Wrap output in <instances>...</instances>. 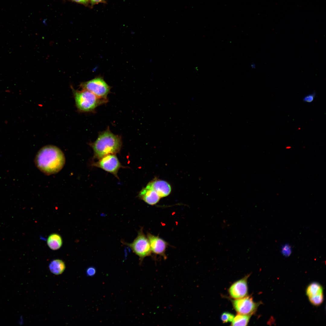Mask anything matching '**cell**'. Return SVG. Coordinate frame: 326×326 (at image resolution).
I'll list each match as a JSON object with an SVG mask.
<instances>
[{
  "label": "cell",
  "instance_id": "cell-9",
  "mask_svg": "<svg viewBox=\"0 0 326 326\" xmlns=\"http://www.w3.org/2000/svg\"><path fill=\"white\" fill-rule=\"evenodd\" d=\"M147 237L150 243L152 252L165 258V252L168 245L167 242L159 237L149 233L147 234Z\"/></svg>",
  "mask_w": 326,
  "mask_h": 326
},
{
  "label": "cell",
  "instance_id": "cell-16",
  "mask_svg": "<svg viewBox=\"0 0 326 326\" xmlns=\"http://www.w3.org/2000/svg\"><path fill=\"white\" fill-rule=\"evenodd\" d=\"M311 303L315 306H319L322 304L324 301V294H322L318 296L308 298Z\"/></svg>",
  "mask_w": 326,
  "mask_h": 326
},
{
  "label": "cell",
  "instance_id": "cell-13",
  "mask_svg": "<svg viewBox=\"0 0 326 326\" xmlns=\"http://www.w3.org/2000/svg\"><path fill=\"white\" fill-rule=\"evenodd\" d=\"M50 270L53 274L58 275L62 273L65 269L64 263L61 260L55 259L52 261L49 265Z\"/></svg>",
  "mask_w": 326,
  "mask_h": 326
},
{
  "label": "cell",
  "instance_id": "cell-2",
  "mask_svg": "<svg viewBox=\"0 0 326 326\" xmlns=\"http://www.w3.org/2000/svg\"><path fill=\"white\" fill-rule=\"evenodd\" d=\"M90 145L94 151V157L99 159L107 155L119 152L122 141L120 136L114 134L108 128L100 133L96 140Z\"/></svg>",
  "mask_w": 326,
  "mask_h": 326
},
{
  "label": "cell",
  "instance_id": "cell-7",
  "mask_svg": "<svg viewBox=\"0 0 326 326\" xmlns=\"http://www.w3.org/2000/svg\"><path fill=\"white\" fill-rule=\"evenodd\" d=\"M92 165L93 166L101 168L113 174L118 178V170L123 167L115 154L106 155L99 159L97 162L93 163Z\"/></svg>",
  "mask_w": 326,
  "mask_h": 326
},
{
  "label": "cell",
  "instance_id": "cell-19",
  "mask_svg": "<svg viewBox=\"0 0 326 326\" xmlns=\"http://www.w3.org/2000/svg\"><path fill=\"white\" fill-rule=\"evenodd\" d=\"M315 96L316 93L313 92L305 96L303 98V101L304 102L311 103L314 101Z\"/></svg>",
  "mask_w": 326,
  "mask_h": 326
},
{
  "label": "cell",
  "instance_id": "cell-18",
  "mask_svg": "<svg viewBox=\"0 0 326 326\" xmlns=\"http://www.w3.org/2000/svg\"><path fill=\"white\" fill-rule=\"evenodd\" d=\"M281 253L285 256L288 257L292 253V249L291 246L288 244L283 245L281 249Z\"/></svg>",
  "mask_w": 326,
  "mask_h": 326
},
{
  "label": "cell",
  "instance_id": "cell-15",
  "mask_svg": "<svg viewBox=\"0 0 326 326\" xmlns=\"http://www.w3.org/2000/svg\"><path fill=\"white\" fill-rule=\"evenodd\" d=\"M251 315L238 314L234 317L232 321V326H246Z\"/></svg>",
  "mask_w": 326,
  "mask_h": 326
},
{
  "label": "cell",
  "instance_id": "cell-10",
  "mask_svg": "<svg viewBox=\"0 0 326 326\" xmlns=\"http://www.w3.org/2000/svg\"><path fill=\"white\" fill-rule=\"evenodd\" d=\"M147 186L155 190L160 198L168 195L171 191L170 184L163 180H154L148 183Z\"/></svg>",
  "mask_w": 326,
  "mask_h": 326
},
{
  "label": "cell",
  "instance_id": "cell-22",
  "mask_svg": "<svg viewBox=\"0 0 326 326\" xmlns=\"http://www.w3.org/2000/svg\"><path fill=\"white\" fill-rule=\"evenodd\" d=\"M90 2L91 6H93L99 3H106L105 0H90Z\"/></svg>",
  "mask_w": 326,
  "mask_h": 326
},
{
  "label": "cell",
  "instance_id": "cell-8",
  "mask_svg": "<svg viewBox=\"0 0 326 326\" xmlns=\"http://www.w3.org/2000/svg\"><path fill=\"white\" fill-rule=\"evenodd\" d=\"M249 276L248 275L233 283L229 289V292L231 297L235 299H239L247 296L248 287L247 280Z\"/></svg>",
  "mask_w": 326,
  "mask_h": 326
},
{
  "label": "cell",
  "instance_id": "cell-14",
  "mask_svg": "<svg viewBox=\"0 0 326 326\" xmlns=\"http://www.w3.org/2000/svg\"><path fill=\"white\" fill-rule=\"evenodd\" d=\"M306 292L308 298L318 296L323 293V288L319 283H312L307 286Z\"/></svg>",
  "mask_w": 326,
  "mask_h": 326
},
{
  "label": "cell",
  "instance_id": "cell-12",
  "mask_svg": "<svg viewBox=\"0 0 326 326\" xmlns=\"http://www.w3.org/2000/svg\"><path fill=\"white\" fill-rule=\"evenodd\" d=\"M47 243L49 248L53 250L59 249L62 244V238L60 235L56 233L50 234L48 237Z\"/></svg>",
  "mask_w": 326,
  "mask_h": 326
},
{
  "label": "cell",
  "instance_id": "cell-4",
  "mask_svg": "<svg viewBox=\"0 0 326 326\" xmlns=\"http://www.w3.org/2000/svg\"><path fill=\"white\" fill-rule=\"evenodd\" d=\"M80 87L82 89L89 91L98 97L105 100H108L107 96L111 88L103 78L100 76L82 83Z\"/></svg>",
  "mask_w": 326,
  "mask_h": 326
},
{
  "label": "cell",
  "instance_id": "cell-20",
  "mask_svg": "<svg viewBox=\"0 0 326 326\" xmlns=\"http://www.w3.org/2000/svg\"><path fill=\"white\" fill-rule=\"evenodd\" d=\"M96 272V270L93 267H91L88 268L87 270V273L88 275L89 276H93L94 275Z\"/></svg>",
  "mask_w": 326,
  "mask_h": 326
},
{
  "label": "cell",
  "instance_id": "cell-21",
  "mask_svg": "<svg viewBox=\"0 0 326 326\" xmlns=\"http://www.w3.org/2000/svg\"><path fill=\"white\" fill-rule=\"evenodd\" d=\"M74 2L87 6L90 2V0H71Z\"/></svg>",
  "mask_w": 326,
  "mask_h": 326
},
{
  "label": "cell",
  "instance_id": "cell-6",
  "mask_svg": "<svg viewBox=\"0 0 326 326\" xmlns=\"http://www.w3.org/2000/svg\"><path fill=\"white\" fill-rule=\"evenodd\" d=\"M233 307L238 314L252 315L256 312L260 302H255L252 297H244L232 300Z\"/></svg>",
  "mask_w": 326,
  "mask_h": 326
},
{
  "label": "cell",
  "instance_id": "cell-5",
  "mask_svg": "<svg viewBox=\"0 0 326 326\" xmlns=\"http://www.w3.org/2000/svg\"><path fill=\"white\" fill-rule=\"evenodd\" d=\"M123 242L130 248L139 257L141 261L145 257L150 255L152 253L149 240L144 234L142 228L138 231L137 236L133 242L130 243Z\"/></svg>",
  "mask_w": 326,
  "mask_h": 326
},
{
  "label": "cell",
  "instance_id": "cell-23",
  "mask_svg": "<svg viewBox=\"0 0 326 326\" xmlns=\"http://www.w3.org/2000/svg\"><path fill=\"white\" fill-rule=\"evenodd\" d=\"M23 319L22 317L21 316L18 321V324L20 325H22L23 323Z\"/></svg>",
  "mask_w": 326,
  "mask_h": 326
},
{
  "label": "cell",
  "instance_id": "cell-1",
  "mask_svg": "<svg viewBox=\"0 0 326 326\" xmlns=\"http://www.w3.org/2000/svg\"><path fill=\"white\" fill-rule=\"evenodd\" d=\"M34 162L40 170L50 175L58 173L62 168L65 164V156L59 148L53 145H47L41 148L37 153Z\"/></svg>",
  "mask_w": 326,
  "mask_h": 326
},
{
  "label": "cell",
  "instance_id": "cell-11",
  "mask_svg": "<svg viewBox=\"0 0 326 326\" xmlns=\"http://www.w3.org/2000/svg\"><path fill=\"white\" fill-rule=\"evenodd\" d=\"M138 196L146 203L151 205L157 203L161 198L155 190L147 186L140 191Z\"/></svg>",
  "mask_w": 326,
  "mask_h": 326
},
{
  "label": "cell",
  "instance_id": "cell-3",
  "mask_svg": "<svg viewBox=\"0 0 326 326\" xmlns=\"http://www.w3.org/2000/svg\"><path fill=\"white\" fill-rule=\"evenodd\" d=\"M72 89L76 106L80 112L93 111L97 107L108 101V100L99 98L88 90Z\"/></svg>",
  "mask_w": 326,
  "mask_h": 326
},
{
  "label": "cell",
  "instance_id": "cell-17",
  "mask_svg": "<svg viewBox=\"0 0 326 326\" xmlns=\"http://www.w3.org/2000/svg\"><path fill=\"white\" fill-rule=\"evenodd\" d=\"M235 316L233 314L228 312H224L221 316V319L224 323L232 322Z\"/></svg>",
  "mask_w": 326,
  "mask_h": 326
}]
</instances>
